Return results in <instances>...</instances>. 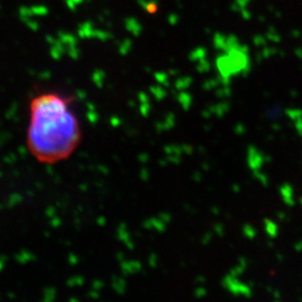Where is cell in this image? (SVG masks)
I'll return each mask as SVG.
<instances>
[{"instance_id":"cell-1","label":"cell","mask_w":302,"mask_h":302,"mask_svg":"<svg viewBox=\"0 0 302 302\" xmlns=\"http://www.w3.org/2000/svg\"><path fill=\"white\" fill-rule=\"evenodd\" d=\"M82 133L77 115L69 96L60 92H43L29 103L26 144L35 159L56 163L77 149Z\"/></svg>"}]
</instances>
